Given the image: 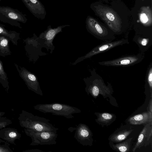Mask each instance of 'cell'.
Segmentation results:
<instances>
[{
  "mask_svg": "<svg viewBox=\"0 0 152 152\" xmlns=\"http://www.w3.org/2000/svg\"><path fill=\"white\" fill-rule=\"evenodd\" d=\"M148 82L150 88L151 98L152 97V69L151 68L149 71L148 77Z\"/></svg>",
  "mask_w": 152,
  "mask_h": 152,
  "instance_id": "26",
  "label": "cell"
},
{
  "mask_svg": "<svg viewBox=\"0 0 152 152\" xmlns=\"http://www.w3.org/2000/svg\"><path fill=\"white\" fill-rule=\"evenodd\" d=\"M12 123L11 120L6 117H0V129L6 127Z\"/></svg>",
  "mask_w": 152,
  "mask_h": 152,
  "instance_id": "23",
  "label": "cell"
},
{
  "mask_svg": "<svg viewBox=\"0 0 152 152\" xmlns=\"http://www.w3.org/2000/svg\"><path fill=\"white\" fill-rule=\"evenodd\" d=\"M133 131L131 127L127 128H120L112 134L108 138L109 140L115 143L125 140Z\"/></svg>",
  "mask_w": 152,
  "mask_h": 152,
  "instance_id": "14",
  "label": "cell"
},
{
  "mask_svg": "<svg viewBox=\"0 0 152 152\" xmlns=\"http://www.w3.org/2000/svg\"><path fill=\"white\" fill-rule=\"evenodd\" d=\"M86 24L87 28L94 34L100 37H103L106 34L100 25L93 23L91 18H87Z\"/></svg>",
  "mask_w": 152,
  "mask_h": 152,
  "instance_id": "20",
  "label": "cell"
},
{
  "mask_svg": "<svg viewBox=\"0 0 152 152\" xmlns=\"http://www.w3.org/2000/svg\"><path fill=\"white\" fill-rule=\"evenodd\" d=\"M26 7L36 17L45 19L46 12L44 6L39 0H21Z\"/></svg>",
  "mask_w": 152,
  "mask_h": 152,
  "instance_id": "12",
  "label": "cell"
},
{
  "mask_svg": "<svg viewBox=\"0 0 152 152\" xmlns=\"http://www.w3.org/2000/svg\"><path fill=\"white\" fill-rule=\"evenodd\" d=\"M106 16L107 18L111 21H113L114 20L115 17L114 15L110 13H107Z\"/></svg>",
  "mask_w": 152,
  "mask_h": 152,
  "instance_id": "30",
  "label": "cell"
},
{
  "mask_svg": "<svg viewBox=\"0 0 152 152\" xmlns=\"http://www.w3.org/2000/svg\"><path fill=\"white\" fill-rule=\"evenodd\" d=\"M24 132L31 139L30 145H52L56 143L58 136L57 132H39L25 128H24Z\"/></svg>",
  "mask_w": 152,
  "mask_h": 152,
  "instance_id": "4",
  "label": "cell"
},
{
  "mask_svg": "<svg viewBox=\"0 0 152 152\" xmlns=\"http://www.w3.org/2000/svg\"><path fill=\"white\" fill-rule=\"evenodd\" d=\"M14 65L19 76L24 81L28 88L39 95L42 96L43 93L36 76L25 68L16 63Z\"/></svg>",
  "mask_w": 152,
  "mask_h": 152,
  "instance_id": "6",
  "label": "cell"
},
{
  "mask_svg": "<svg viewBox=\"0 0 152 152\" xmlns=\"http://www.w3.org/2000/svg\"><path fill=\"white\" fill-rule=\"evenodd\" d=\"M5 114L4 112L0 111V117L3 116Z\"/></svg>",
  "mask_w": 152,
  "mask_h": 152,
  "instance_id": "33",
  "label": "cell"
},
{
  "mask_svg": "<svg viewBox=\"0 0 152 152\" xmlns=\"http://www.w3.org/2000/svg\"><path fill=\"white\" fill-rule=\"evenodd\" d=\"M152 135V125H151L148 129L146 136L145 142L144 145L146 146L149 145L150 142L151 141Z\"/></svg>",
  "mask_w": 152,
  "mask_h": 152,
  "instance_id": "24",
  "label": "cell"
},
{
  "mask_svg": "<svg viewBox=\"0 0 152 152\" xmlns=\"http://www.w3.org/2000/svg\"><path fill=\"white\" fill-rule=\"evenodd\" d=\"M94 114L97 117L96 122L103 127L110 125L115 121L116 118L114 114L108 113L95 112Z\"/></svg>",
  "mask_w": 152,
  "mask_h": 152,
  "instance_id": "16",
  "label": "cell"
},
{
  "mask_svg": "<svg viewBox=\"0 0 152 152\" xmlns=\"http://www.w3.org/2000/svg\"><path fill=\"white\" fill-rule=\"evenodd\" d=\"M6 142L4 140H3L2 139L0 138V145H1V144L2 143H5Z\"/></svg>",
  "mask_w": 152,
  "mask_h": 152,
  "instance_id": "32",
  "label": "cell"
},
{
  "mask_svg": "<svg viewBox=\"0 0 152 152\" xmlns=\"http://www.w3.org/2000/svg\"><path fill=\"white\" fill-rule=\"evenodd\" d=\"M132 139V137L122 142L116 144L109 141V144L110 147L114 150L121 152H128L130 150Z\"/></svg>",
  "mask_w": 152,
  "mask_h": 152,
  "instance_id": "18",
  "label": "cell"
},
{
  "mask_svg": "<svg viewBox=\"0 0 152 152\" xmlns=\"http://www.w3.org/2000/svg\"><path fill=\"white\" fill-rule=\"evenodd\" d=\"M142 59V56L138 55L125 56L112 60L101 62L99 63L105 66H130L139 62Z\"/></svg>",
  "mask_w": 152,
  "mask_h": 152,
  "instance_id": "11",
  "label": "cell"
},
{
  "mask_svg": "<svg viewBox=\"0 0 152 152\" xmlns=\"http://www.w3.org/2000/svg\"><path fill=\"white\" fill-rule=\"evenodd\" d=\"M40 39L37 37L35 34L31 37H28L23 39L25 43L24 49L26 55L30 61L35 62L38 59V56H40L39 53H42L40 47H39L38 44Z\"/></svg>",
  "mask_w": 152,
  "mask_h": 152,
  "instance_id": "7",
  "label": "cell"
},
{
  "mask_svg": "<svg viewBox=\"0 0 152 152\" xmlns=\"http://www.w3.org/2000/svg\"><path fill=\"white\" fill-rule=\"evenodd\" d=\"M10 41L6 37L0 36V56L5 57L11 54L9 46Z\"/></svg>",
  "mask_w": 152,
  "mask_h": 152,
  "instance_id": "19",
  "label": "cell"
},
{
  "mask_svg": "<svg viewBox=\"0 0 152 152\" xmlns=\"http://www.w3.org/2000/svg\"><path fill=\"white\" fill-rule=\"evenodd\" d=\"M10 143L6 142L4 144L0 145V152H13L9 147Z\"/></svg>",
  "mask_w": 152,
  "mask_h": 152,
  "instance_id": "25",
  "label": "cell"
},
{
  "mask_svg": "<svg viewBox=\"0 0 152 152\" xmlns=\"http://www.w3.org/2000/svg\"><path fill=\"white\" fill-rule=\"evenodd\" d=\"M147 111L149 113L150 116L152 117V98H151L148 107Z\"/></svg>",
  "mask_w": 152,
  "mask_h": 152,
  "instance_id": "27",
  "label": "cell"
},
{
  "mask_svg": "<svg viewBox=\"0 0 152 152\" xmlns=\"http://www.w3.org/2000/svg\"><path fill=\"white\" fill-rule=\"evenodd\" d=\"M70 26L69 25H61L53 28H52L51 26H48L47 29L40 34L39 37L43 40L47 50L49 49L51 50L50 53H52L54 48L52 43L54 37L57 34L62 31L63 28Z\"/></svg>",
  "mask_w": 152,
  "mask_h": 152,
  "instance_id": "9",
  "label": "cell"
},
{
  "mask_svg": "<svg viewBox=\"0 0 152 152\" xmlns=\"http://www.w3.org/2000/svg\"><path fill=\"white\" fill-rule=\"evenodd\" d=\"M84 80L86 85V92L88 95L90 94L95 98L99 95H102L104 98L109 97L113 94L112 88L106 86L100 80L94 79L91 77L84 78Z\"/></svg>",
  "mask_w": 152,
  "mask_h": 152,
  "instance_id": "5",
  "label": "cell"
},
{
  "mask_svg": "<svg viewBox=\"0 0 152 152\" xmlns=\"http://www.w3.org/2000/svg\"><path fill=\"white\" fill-rule=\"evenodd\" d=\"M27 20L26 15L18 9L0 6V21L22 28L20 23H25Z\"/></svg>",
  "mask_w": 152,
  "mask_h": 152,
  "instance_id": "3",
  "label": "cell"
},
{
  "mask_svg": "<svg viewBox=\"0 0 152 152\" xmlns=\"http://www.w3.org/2000/svg\"><path fill=\"white\" fill-rule=\"evenodd\" d=\"M128 123L132 125H140L149 123L152 125V117L148 112H145L129 118Z\"/></svg>",
  "mask_w": 152,
  "mask_h": 152,
  "instance_id": "15",
  "label": "cell"
},
{
  "mask_svg": "<svg viewBox=\"0 0 152 152\" xmlns=\"http://www.w3.org/2000/svg\"><path fill=\"white\" fill-rule=\"evenodd\" d=\"M140 20L143 23H146L148 20L147 15L144 13L140 15Z\"/></svg>",
  "mask_w": 152,
  "mask_h": 152,
  "instance_id": "28",
  "label": "cell"
},
{
  "mask_svg": "<svg viewBox=\"0 0 152 152\" xmlns=\"http://www.w3.org/2000/svg\"><path fill=\"white\" fill-rule=\"evenodd\" d=\"M0 83L8 93L9 89V82L7 75L4 69L3 63L0 59Z\"/></svg>",
  "mask_w": 152,
  "mask_h": 152,
  "instance_id": "22",
  "label": "cell"
},
{
  "mask_svg": "<svg viewBox=\"0 0 152 152\" xmlns=\"http://www.w3.org/2000/svg\"><path fill=\"white\" fill-rule=\"evenodd\" d=\"M18 119L20 126L25 129L39 132H57L58 129L49 122V120L34 115L24 110H22Z\"/></svg>",
  "mask_w": 152,
  "mask_h": 152,
  "instance_id": "1",
  "label": "cell"
},
{
  "mask_svg": "<svg viewBox=\"0 0 152 152\" xmlns=\"http://www.w3.org/2000/svg\"><path fill=\"white\" fill-rule=\"evenodd\" d=\"M128 42L126 39H122L101 45L93 48L85 56L78 58L73 63V64H75L84 59L90 58L95 55L107 50L114 47L125 44Z\"/></svg>",
  "mask_w": 152,
  "mask_h": 152,
  "instance_id": "10",
  "label": "cell"
},
{
  "mask_svg": "<svg viewBox=\"0 0 152 152\" xmlns=\"http://www.w3.org/2000/svg\"><path fill=\"white\" fill-rule=\"evenodd\" d=\"M34 109L44 113L64 116L67 119L72 118V114L80 113L81 110L75 107L59 103L39 104L34 106Z\"/></svg>",
  "mask_w": 152,
  "mask_h": 152,
  "instance_id": "2",
  "label": "cell"
},
{
  "mask_svg": "<svg viewBox=\"0 0 152 152\" xmlns=\"http://www.w3.org/2000/svg\"><path fill=\"white\" fill-rule=\"evenodd\" d=\"M23 152H43L42 151L39 149H31L24 151Z\"/></svg>",
  "mask_w": 152,
  "mask_h": 152,
  "instance_id": "31",
  "label": "cell"
},
{
  "mask_svg": "<svg viewBox=\"0 0 152 152\" xmlns=\"http://www.w3.org/2000/svg\"><path fill=\"white\" fill-rule=\"evenodd\" d=\"M5 26L0 23V36L6 37L13 45H17L18 40L20 39V33L14 31H8Z\"/></svg>",
  "mask_w": 152,
  "mask_h": 152,
  "instance_id": "17",
  "label": "cell"
},
{
  "mask_svg": "<svg viewBox=\"0 0 152 152\" xmlns=\"http://www.w3.org/2000/svg\"><path fill=\"white\" fill-rule=\"evenodd\" d=\"M21 134L17 129L11 127H4L0 129V138L6 142L16 145L15 141L20 140Z\"/></svg>",
  "mask_w": 152,
  "mask_h": 152,
  "instance_id": "13",
  "label": "cell"
},
{
  "mask_svg": "<svg viewBox=\"0 0 152 152\" xmlns=\"http://www.w3.org/2000/svg\"><path fill=\"white\" fill-rule=\"evenodd\" d=\"M151 125H152L149 123L145 124L139 135L137 141L132 149V151L135 152L137 148H140V147L144 145L147 132Z\"/></svg>",
  "mask_w": 152,
  "mask_h": 152,
  "instance_id": "21",
  "label": "cell"
},
{
  "mask_svg": "<svg viewBox=\"0 0 152 152\" xmlns=\"http://www.w3.org/2000/svg\"><path fill=\"white\" fill-rule=\"evenodd\" d=\"M148 42V39L146 38H142L140 40V43L142 45L145 46L146 45Z\"/></svg>",
  "mask_w": 152,
  "mask_h": 152,
  "instance_id": "29",
  "label": "cell"
},
{
  "mask_svg": "<svg viewBox=\"0 0 152 152\" xmlns=\"http://www.w3.org/2000/svg\"><path fill=\"white\" fill-rule=\"evenodd\" d=\"M2 0H0V1H2Z\"/></svg>",
  "mask_w": 152,
  "mask_h": 152,
  "instance_id": "34",
  "label": "cell"
},
{
  "mask_svg": "<svg viewBox=\"0 0 152 152\" xmlns=\"http://www.w3.org/2000/svg\"><path fill=\"white\" fill-rule=\"evenodd\" d=\"M75 128L74 138L83 145L91 146L93 145V133L87 125L80 123Z\"/></svg>",
  "mask_w": 152,
  "mask_h": 152,
  "instance_id": "8",
  "label": "cell"
}]
</instances>
